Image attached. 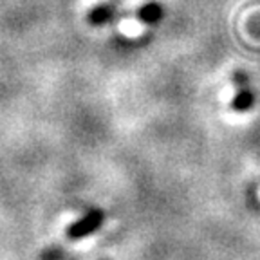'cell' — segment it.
Masks as SVG:
<instances>
[{
	"label": "cell",
	"instance_id": "1",
	"mask_svg": "<svg viewBox=\"0 0 260 260\" xmlns=\"http://www.w3.org/2000/svg\"><path fill=\"white\" fill-rule=\"evenodd\" d=\"M103 220H105V213L102 210H90L87 211L85 215L78 219L76 222H73L69 228H67V239L69 240H78V239H83V237L90 235L98 230V228L102 226Z\"/></svg>",
	"mask_w": 260,
	"mask_h": 260
},
{
	"label": "cell",
	"instance_id": "2",
	"mask_svg": "<svg viewBox=\"0 0 260 260\" xmlns=\"http://www.w3.org/2000/svg\"><path fill=\"white\" fill-rule=\"evenodd\" d=\"M233 81H235L237 85V94L232 100V109L235 112H246L248 109H251L253 102H255V94L248 87V76L242 71H235Z\"/></svg>",
	"mask_w": 260,
	"mask_h": 260
},
{
	"label": "cell",
	"instance_id": "3",
	"mask_svg": "<svg viewBox=\"0 0 260 260\" xmlns=\"http://www.w3.org/2000/svg\"><path fill=\"white\" fill-rule=\"evenodd\" d=\"M162 16V8L157 4V2H148V4L141 6L138 11V18L143 22V24H157Z\"/></svg>",
	"mask_w": 260,
	"mask_h": 260
}]
</instances>
